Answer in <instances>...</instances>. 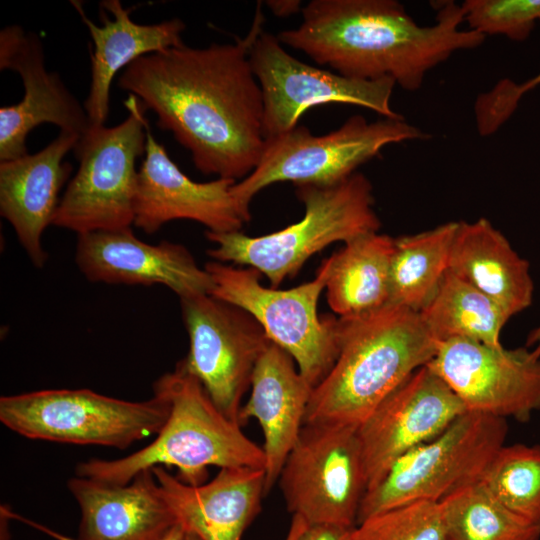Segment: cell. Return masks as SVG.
I'll use <instances>...</instances> for the list:
<instances>
[{
  "label": "cell",
  "instance_id": "cell-1",
  "mask_svg": "<svg viewBox=\"0 0 540 540\" xmlns=\"http://www.w3.org/2000/svg\"><path fill=\"white\" fill-rule=\"evenodd\" d=\"M264 20L258 5L245 37L145 55L119 77L118 86L157 115L205 175L239 181L262 156L264 103L250 50Z\"/></svg>",
  "mask_w": 540,
  "mask_h": 540
},
{
  "label": "cell",
  "instance_id": "cell-2",
  "mask_svg": "<svg viewBox=\"0 0 540 540\" xmlns=\"http://www.w3.org/2000/svg\"><path fill=\"white\" fill-rule=\"evenodd\" d=\"M299 26L280 32L283 45L355 79L391 78L418 90L426 74L459 50L479 47L482 34L461 29V5H437L436 21L421 26L394 0H312Z\"/></svg>",
  "mask_w": 540,
  "mask_h": 540
},
{
  "label": "cell",
  "instance_id": "cell-3",
  "mask_svg": "<svg viewBox=\"0 0 540 540\" xmlns=\"http://www.w3.org/2000/svg\"><path fill=\"white\" fill-rule=\"evenodd\" d=\"M439 342L418 312L394 305L339 317L338 354L312 389L305 423L359 426L410 375L435 356Z\"/></svg>",
  "mask_w": 540,
  "mask_h": 540
},
{
  "label": "cell",
  "instance_id": "cell-4",
  "mask_svg": "<svg viewBox=\"0 0 540 540\" xmlns=\"http://www.w3.org/2000/svg\"><path fill=\"white\" fill-rule=\"evenodd\" d=\"M153 392L169 404L168 418L156 438L122 458L80 462L76 476L124 485L141 471L168 466L177 469L182 482L197 486L206 481L210 466L265 470L263 448L223 414L202 384L178 364L154 382Z\"/></svg>",
  "mask_w": 540,
  "mask_h": 540
},
{
  "label": "cell",
  "instance_id": "cell-5",
  "mask_svg": "<svg viewBox=\"0 0 540 540\" xmlns=\"http://www.w3.org/2000/svg\"><path fill=\"white\" fill-rule=\"evenodd\" d=\"M295 187L305 207L301 220L261 236L205 231L214 244L207 254L214 261L254 268L268 279L271 288H278L324 248L378 232L381 226L374 210L372 185L359 172L332 185Z\"/></svg>",
  "mask_w": 540,
  "mask_h": 540
},
{
  "label": "cell",
  "instance_id": "cell-6",
  "mask_svg": "<svg viewBox=\"0 0 540 540\" xmlns=\"http://www.w3.org/2000/svg\"><path fill=\"white\" fill-rule=\"evenodd\" d=\"M430 136L403 119L369 122L353 115L342 126L314 136L304 126L266 139L254 170L231 187V195L248 222L253 198L267 186L291 182L295 186L332 185L341 182L390 144L425 140Z\"/></svg>",
  "mask_w": 540,
  "mask_h": 540
},
{
  "label": "cell",
  "instance_id": "cell-7",
  "mask_svg": "<svg viewBox=\"0 0 540 540\" xmlns=\"http://www.w3.org/2000/svg\"><path fill=\"white\" fill-rule=\"evenodd\" d=\"M169 415L167 400L153 392L128 401L90 389H44L0 398V421L32 440L126 449L157 434Z\"/></svg>",
  "mask_w": 540,
  "mask_h": 540
},
{
  "label": "cell",
  "instance_id": "cell-8",
  "mask_svg": "<svg viewBox=\"0 0 540 540\" xmlns=\"http://www.w3.org/2000/svg\"><path fill=\"white\" fill-rule=\"evenodd\" d=\"M130 94L127 118L90 126L73 149L79 167L60 198L52 225L77 235L131 227L137 159L145 153V106Z\"/></svg>",
  "mask_w": 540,
  "mask_h": 540
},
{
  "label": "cell",
  "instance_id": "cell-9",
  "mask_svg": "<svg viewBox=\"0 0 540 540\" xmlns=\"http://www.w3.org/2000/svg\"><path fill=\"white\" fill-rule=\"evenodd\" d=\"M213 281L211 295L248 312L268 339L286 351L314 388L329 372L338 354L339 317L318 314L325 290L328 262L324 259L311 281L281 290L261 284L251 267L210 261L204 267Z\"/></svg>",
  "mask_w": 540,
  "mask_h": 540
},
{
  "label": "cell",
  "instance_id": "cell-10",
  "mask_svg": "<svg viewBox=\"0 0 540 540\" xmlns=\"http://www.w3.org/2000/svg\"><path fill=\"white\" fill-rule=\"evenodd\" d=\"M506 419L465 412L443 432L412 449L367 491L357 524L388 509L417 501L440 502L453 492L480 481L504 445ZM356 524V525H357Z\"/></svg>",
  "mask_w": 540,
  "mask_h": 540
},
{
  "label": "cell",
  "instance_id": "cell-11",
  "mask_svg": "<svg viewBox=\"0 0 540 540\" xmlns=\"http://www.w3.org/2000/svg\"><path fill=\"white\" fill-rule=\"evenodd\" d=\"M278 480L288 511L308 525L355 527L367 491L358 426L305 423Z\"/></svg>",
  "mask_w": 540,
  "mask_h": 540
},
{
  "label": "cell",
  "instance_id": "cell-12",
  "mask_svg": "<svg viewBox=\"0 0 540 540\" xmlns=\"http://www.w3.org/2000/svg\"><path fill=\"white\" fill-rule=\"evenodd\" d=\"M179 300L189 349L178 365L202 384L223 414L240 424L242 398L271 341L248 312L211 294Z\"/></svg>",
  "mask_w": 540,
  "mask_h": 540
},
{
  "label": "cell",
  "instance_id": "cell-13",
  "mask_svg": "<svg viewBox=\"0 0 540 540\" xmlns=\"http://www.w3.org/2000/svg\"><path fill=\"white\" fill-rule=\"evenodd\" d=\"M250 63L263 95L265 140L290 131L305 111L327 103L362 106L383 118H404L390 104L393 79H355L311 66L285 51L271 33L258 36Z\"/></svg>",
  "mask_w": 540,
  "mask_h": 540
},
{
  "label": "cell",
  "instance_id": "cell-14",
  "mask_svg": "<svg viewBox=\"0 0 540 540\" xmlns=\"http://www.w3.org/2000/svg\"><path fill=\"white\" fill-rule=\"evenodd\" d=\"M427 366L469 412L526 421L540 410V357L455 338L440 342Z\"/></svg>",
  "mask_w": 540,
  "mask_h": 540
},
{
  "label": "cell",
  "instance_id": "cell-15",
  "mask_svg": "<svg viewBox=\"0 0 540 540\" xmlns=\"http://www.w3.org/2000/svg\"><path fill=\"white\" fill-rule=\"evenodd\" d=\"M465 412L456 394L427 365L416 370L358 426L367 491L398 459Z\"/></svg>",
  "mask_w": 540,
  "mask_h": 540
},
{
  "label": "cell",
  "instance_id": "cell-16",
  "mask_svg": "<svg viewBox=\"0 0 540 540\" xmlns=\"http://www.w3.org/2000/svg\"><path fill=\"white\" fill-rule=\"evenodd\" d=\"M0 69L19 74L24 96L15 105L0 108V162L27 153L26 139L35 127L54 124L80 137L90 128L84 106L60 76L49 72L41 39L18 25L0 32Z\"/></svg>",
  "mask_w": 540,
  "mask_h": 540
},
{
  "label": "cell",
  "instance_id": "cell-17",
  "mask_svg": "<svg viewBox=\"0 0 540 540\" xmlns=\"http://www.w3.org/2000/svg\"><path fill=\"white\" fill-rule=\"evenodd\" d=\"M75 263L90 282L162 285L178 297L211 294L213 281L182 244L146 243L132 227L77 235Z\"/></svg>",
  "mask_w": 540,
  "mask_h": 540
},
{
  "label": "cell",
  "instance_id": "cell-18",
  "mask_svg": "<svg viewBox=\"0 0 540 540\" xmlns=\"http://www.w3.org/2000/svg\"><path fill=\"white\" fill-rule=\"evenodd\" d=\"M236 182L224 178L209 182L190 179L147 126L145 158L137 177L134 225L152 234L170 221L185 219L213 233L241 231L247 221L231 195Z\"/></svg>",
  "mask_w": 540,
  "mask_h": 540
},
{
  "label": "cell",
  "instance_id": "cell-19",
  "mask_svg": "<svg viewBox=\"0 0 540 540\" xmlns=\"http://www.w3.org/2000/svg\"><path fill=\"white\" fill-rule=\"evenodd\" d=\"M79 138L77 134L60 131L39 152L0 162V214L11 224L37 268H43L47 261L42 235L52 225L59 193L72 171L64 157L75 148Z\"/></svg>",
  "mask_w": 540,
  "mask_h": 540
},
{
  "label": "cell",
  "instance_id": "cell-20",
  "mask_svg": "<svg viewBox=\"0 0 540 540\" xmlns=\"http://www.w3.org/2000/svg\"><path fill=\"white\" fill-rule=\"evenodd\" d=\"M176 521L200 540H241L261 510L265 470L221 468L210 481L192 486L162 466L152 468Z\"/></svg>",
  "mask_w": 540,
  "mask_h": 540
},
{
  "label": "cell",
  "instance_id": "cell-21",
  "mask_svg": "<svg viewBox=\"0 0 540 540\" xmlns=\"http://www.w3.org/2000/svg\"><path fill=\"white\" fill-rule=\"evenodd\" d=\"M67 487L81 513L77 540H163L177 524L152 469L124 485L75 476Z\"/></svg>",
  "mask_w": 540,
  "mask_h": 540
},
{
  "label": "cell",
  "instance_id": "cell-22",
  "mask_svg": "<svg viewBox=\"0 0 540 540\" xmlns=\"http://www.w3.org/2000/svg\"><path fill=\"white\" fill-rule=\"evenodd\" d=\"M312 389L294 359L270 342L255 366L249 398L239 411L240 425L254 418L263 432L265 496L300 435Z\"/></svg>",
  "mask_w": 540,
  "mask_h": 540
},
{
  "label": "cell",
  "instance_id": "cell-23",
  "mask_svg": "<svg viewBox=\"0 0 540 540\" xmlns=\"http://www.w3.org/2000/svg\"><path fill=\"white\" fill-rule=\"evenodd\" d=\"M71 3L93 41L91 83L83 106L90 126H102L109 115L110 87L117 72L142 56L184 44L185 24L178 18L138 24L119 0H104L100 3L103 25L99 26L87 17L79 2Z\"/></svg>",
  "mask_w": 540,
  "mask_h": 540
},
{
  "label": "cell",
  "instance_id": "cell-24",
  "mask_svg": "<svg viewBox=\"0 0 540 540\" xmlns=\"http://www.w3.org/2000/svg\"><path fill=\"white\" fill-rule=\"evenodd\" d=\"M448 270L492 299L510 317L532 304L534 283L529 262L485 218L458 223Z\"/></svg>",
  "mask_w": 540,
  "mask_h": 540
},
{
  "label": "cell",
  "instance_id": "cell-25",
  "mask_svg": "<svg viewBox=\"0 0 540 540\" xmlns=\"http://www.w3.org/2000/svg\"><path fill=\"white\" fill-rule=\"evenodd\" d=\"M394 238L373 232L357 237L326 258V298L341 318L375 312L389 302Z\"/></svg>",
  "mask_w": 540,
  "mask_h": 540
},
{
  "label": "cell",
  "instance_id": "cell-26",
  "mask_svg": "<svg viewBox=\"0 0 540 540\" xmlns=\"http://www.w3.org/2000/svg\"><path fill=\"white\" fill-rule=\"evenodd\" d=\"M437 342L462 338L500 347V333L511 318L497 303L450 270L418 312Z\"/></svg>",
  "mask_w": 540,
  "mask_h": 540
},
{
  "label": "cell",
  "instance_id": "cell-27",
  "mask_svg": "<svg viewBox=\"0 0 540 540\" xmlns=\"http://www.w3.org/2000/svg\"><path fill=\"white\" fill-rule=\"evenodd\" d=\"M458 223L394 238L389 305L419 312L427 304L449 268Z\"/></svg>",
  "mask_w": 540,
  "mask_h": 540
},
{
  "label": "cell",
  "instance_id": "cell-28",
  "mask_svg": "<svg viewBox=\"0 0 540 540\" xmlns=\"http://www.w3.org/2000/svg\"><path fill=\"white\" fill-rule=\"evenodd\" d=\"M440 504L449 540H540V526L507 509L480 481Z\"/></svg>",
  "mask_w": 540,
  "mask_h": 540
},
{
  "label": "cell",
  "instance_id": "cell-29",
  "mask_svg": "<svg viewBox=\"0 0 540 540\" xmlns=\"http://www.w3.org/2000/svg\"><path fill=\"white\" fill-rule=\"evenodd\" d=\"M480 482L507 509L540 526V444H504Z\"/></svg>",
  "mask_w": 540,
  "mask_h": 540
},
{
  "label": "cell",
  "instance_id": "cell-30",
  "mask_svg": "<svg viewBox=\"0 0 540 540\" xmlns=\"http://www.w3.org/2000/svg\"><path fill=\"white\" fill-rule=\"evenodd\" d=\"M352 540H449L440 502L417 501L358 523Z\"/></svg>",
  "mask_w": 540,
  "mask_h": 540
},
{
  "label": "cell",
  "instance_id": "cell-31",
  "mask_svg": "<svg viewBox=\"0 0 540 540\" xmlns=\"http://www.w3.org/2000/svg\"><path fill=\"white\" fill-rule=\"evenodd\" d=\"M468 28L483 36L527 39L540 21V0H466L461 4Z\"/></svg>",
  "mask_w": 540,
  "mask_h": 540
},
{
  "label": "cell",
  "instance_id": "cell-32",
  "mask_svg": "<svg viewBox=\"0 0 540 540\" xmlns=\"http://www.w3.org/2000/svg\"><path fill=\"white\" fill-rule=\"evenodd\" d=\"M353 529L332 524L308 525L298 540H352Z\"/></svg>",
  "mask_w": 540,
  "mask_h": 540
},
{
  "label": "cell",
  "instance_id": "cell-33",
  "mask_svg": "<svg viewBox=\"0 0 540 540\" xmlns=\"http://www.w3.org/2000/svg\"><path fill=\"white\" fill-rule=\"evenodd\" d=\"M540 85V72L533 78L528 79L523 83H516L508 78L501 81V90L512 101L519 103L521 98L530 90Z\"/></svg>",
  "mask_w": 540,
  "mask_h": 540
},
{
  "label": "cell",
  "instance_id": "cell-34",
  "mask_svg": "<svg viewBox=\"0 0 540 540\" xmlns=\"http://www.w3.org/2000/svg\"><path fill=\"white\" fill-rule=\"evenodd\" d=\"M266 5L278 17H288L302 11L300 0H269Z\"/></svg>",
  "mask_w": 540,
  "mask_h": 540
},
{
  "label": "cell",
  "instance_id": "cell-35",
  "mask_svg": "<svg viewBox=\"0 0 540 540\" xmlns=\"http://www.w3.org/2000/svg\"><path fill=\"white\" fill-rule=\"evenodd\" d=\"M307 526L308 524L304 519L300 516L293 515L285 540H298Z\"/></svg>",
  "mask_w": 540,
  "mask_h": 540
},
{
  "label": "cell",
  "instance_id": "cell-36",
  "mask_svg": "<svg viewBox=\"0 0 540 540\" xmlns=\"http://www.w3.org/2000/svg\"><path fill=\"white\" fill-rule=\"evenodd\" d=\"M526 347H534L533 352L540 357V324L530 331L527 341H526Z\"/></svg>",
  "mask_w": 540,
  "mask_h": 540
},
{
  "label": "cell",
  "instance_id": "cell-37",
  "mask_svg": "<svg viewBox=\"0 0 540 540\" xmlns=\"http://www.w3.org/2000/svg\"><path fill=\"white\" fill-rule=\"evenodd\" d=\"M186 533L180 524H175L163 540H185Z\"/></svg>",
  "mask_w": 540,
  "mask_h": 540
},
{
  "label": "cell",
  "instance_id": "cell-38",
  "mask_svg": "<svg viewBox=\"0 0 540 540\" xmlns=\"http://www.w3.org/2000/svg\"><path fill=\"white\" fill-rule=\"evenodd\" d=\"M185 540H200V539L195 535L186 534Z\"/></svg>",
  "mask_w": 540,
  "mask_h": 540
}]
</instances>
